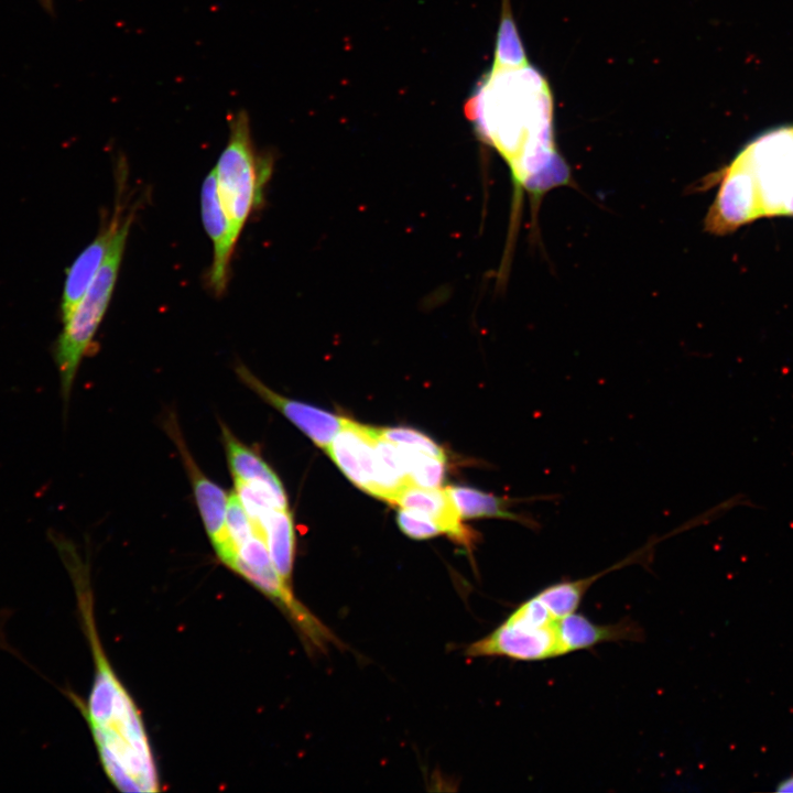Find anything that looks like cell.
<instances>
[{
	"label": "cell",
	"mask_w": 793,
	"mask_h": 793,
	"mask_svg": "<svg viewBox=\"0 0 793 793\" xmlns=\"http://www.w3.org/2000/svg\"><path fill=\"white\" fill-rule=\"evenodd\" d=\"M170 433L191 479L194 497L210 542L222 564L231 569L236 561V550L227 528L228 495L199 469L174 424Z\"/></svg>",
	"instance_id": "cell-7"
},
{
	"label": "cell",
	"mask_w": 793,
	"mask_h": 793,
	"mask_svg": "<svg viewBox=\"0 0 793 793\" xmlns=\"http://www.w3.org/2000/svg\"><path fill=\"white\" fill-rule=\"evenodd\" d=\"M528 65V58L515 22L510 9L504 4L497 33L492 67L521 68Z\"/></svg>",
	"instance_id": "cell-17"
},
{
	"label": "cell",
	"mask_w": 793,
	"mask_h": 793,
	"mask_svg": "<svg viewBox=\"0 0 793 793\" xmlns=\"http://www.w3.org/2000/svg\"><path fill=\"white\" fill-rule=\"evenodd\" d=\"M776 792H793V774L781 780L776 786Z\"/></svg>",
	"instance_id": "cell-22"
},
{
	"label": "cell",
	"mask_w": 793,
	"mask_h": 793,
	"mask_svg": "<svg viewBox=\"0 0 793 793\" xmlns=\"http://www.w3.org/2000/svg\"><path fill=\"white\" fill-rule=\"evenodd\" d=\"M734 162L750 176L759 217L793 215V127L760 135Z\"/></svg>",
	"instance_id": "cell-5"
},
{
	"label": "cell",
	"mask_w": 793,
	"mask_h": 793,
	"mask_svg": "<svg viewBox=\"0 0 793 793\" xmlns=\"http://www.w3.org/2000/svg\"><path fill=\"white\" fill-rule=\"evenodd\" d=\"M558 629L563 655L606 642L641 641L643 637L642 629L632 621L600 624L576 611L562 618Z\"/></svg>",
	"instance_id": "cell-11"
},
{
	"label": "cell",
	"mask_w": 793,
	"mask_h": 793,
	"mask_svg": "<svg viewBox=\"0 0 793 793\" xmlns=\"http://www.w3.org/2000/svg\"><path fill=\"white\" fill-rule=\"evenodd\" d=\"M124 167V165L120 166L121 173L118 175L117 198L111 219L105 224L97 237L79 253L67 271L61 302L63 323L73 313L108 256L128 214L123 213L124 199L121 200L127 185Z\"/></svg>",
	"instance_id": "cell-6"
},
{
	"label": "cell",
	"mask_w": 793,
	"mask_h": 793,
	"mask_svg": "<svg viewBox=\"0 0 793 793\" xmlns=\"http://www.w3.org/2000/svg\"><path fill=\"white\" fill-rule=\"evenodd\" d=\"M446 490L461 519L500 518L536 526L532 520L509 511L510 500L470 487L448 486Z\"/></svg>",
	"instance_id": "cell-16"
},
{
	"label": "cell",
	"mask_w": 793,
	"mask_h": 793,
	"mask_svg": "<svg viewBox=\"0 0 793 793\" xmlns=\"http://www.w3.org/2000/svg\"><path fill=\"white\" fill-rule=\"evenodd\" d=\"M404 509L421 511L430 515L446 533L459 544L469 546L475 535L466 529L446 488H421L409 486L394 502Z\"/></svg>",
	"instance_id": "cell-12"
},
{
	"label": "cell",
	"mask_w": 793,
	"mask_h": 793,
	"mask_svg": "<svg viewBox=\"0 0 793 793\" xmlns=\"http://www.w3.org/2000/svg\"><path fill=\"white\" fill-rule=\"evenodd\" d=\"M202 218L206 232L213 241L214 257L209 272V285L220 296L227 287L229 267L237 240L220 204L215 170L205 177L200 194Z\"/></svg>",
	"instance_id": "cell-10"
},
{
	"label": "cell",
	"mask_w": 793,
	"mask_h": 793,
	"mask_svg": "<svg viewBox=\"0 0 793 793\" xmlns=\"http://www.w3.org/2000/svg\"><path fill=\"white\" fill-rule=\"evenodd\" d=\"M39 2L41 3V6L43 7V9H44L47 13H50V14H53V13H54V1H53V0H39Z\"/></svg>",
	"instance_id": "cell-23"
},
{
	"label": "cell",
	"mask_w": 793,
	"mask_h": 793,
	"mask_svg": "<svg viewBox=\"0 0 793 793\" xmlns=\"http://www.w3.org/2000/svg\"><path fill=\"white\" fill-rule=\"evenodd\" d=\"M217 192L233 238L239 236L253 209L263 202L272 171V157L258 155L245 109L229 119V138L215 166Z\"/></svg>",
	"instance_id": "cell-3"
},
{
	"label": "cell",
	"mask_w": 793,
	"mask_h": 793,
	"mask_svg": "<svg viewBox=\"0 0 793 793\" xmlns=\"http://www.w3.org/2000/svg\"><path fill=\"white\" fill-rule=\"evenodd\" d=\"M96 672L86 718L106 774L122 792H156L159 780L140 711L100 647L90 600L80 605Z\"/></svg>",
	"instance_id": "cell-2"
},
{
	"label": "cell",
	"mask_w": 793,
	"mask_h": 793,
	"mask_svg": "<svg viewBox=\"0 0 793 793\" xmlns=\"http://www.w3.org/2000/svg\"><path fill=\"white\" fill-rule=\"evenodd\" d=\"M378 435L394 444L405 445L445 460L443 448L425 434L408 427L376 428Z\"/></svg>",
	"instance_id": "cell-19"
},
{
	"label": "cell",
	"mask_w": 793,
	"mask_h": 793,
	"mask_svg": "<svg viewBox=\"0 0 793 793\" xmlns=\"http://www.w3.org/2000/svg\"><path fill=\"white\" fill-rule=\"evenodd\" d=\"M397 522L404 534L415 540H425L442 533L438 524L430 515L417 510L401 508Z\"/></svg>",
	"instance_id": "cell-21"
},
{
	"label": "cell",
	"mask_w": 793,
	"mask_h": 793,
	"mask_svg": "<svg viewBox=\"0 0 793 793\" xmlns=\"http://www.w3.org/2000/svg\"><path fill=\"white\" fill-rule=\"evenodd\" d=\"M465 113L508 164L519 199L526 192L537 207L545 193L572 183L555 143L552 95L535 68L491 67L467 100Z\"/></svg>",
	"instance_id": "cell-1"
},
{
	"label": "cell",
	"mask_w": 793,
	"mask_h": 793,
	"mask_svg": "<svg viewBox=\"0 0 793 793\" xmlns=\"http://www.w3.org/2000/svg\"><path fill=\"white\" fill-rule=\"evenodd\" d=\"M651 551V545H647L637 553L628 556L623 561L612 565L604 572L594 574L586 578L574 580H563L552 584L534 595L537 601L545 608L547 615L552 619L564 618L577 611L586 591L607 572L619 569L628 564L640 562Z\"/></svg>",
	"instance_id": "cell-13"
},
{
	"label": "cell",
	"mask_w": 793,
	"mask_h": 793,
	"mask_svg": "<svg viewBox=\"0 0 793 793\" xmlns=\"http://www.w3.org/2000/svg\"><path fill=\"white\" fill-rule=\"evenodd\" d=\"M253 525L258 533L263 536L276 572L285 583L290 584L294 561L295 535L289 509L270 510Z\"/></svg>",
	"instance_id": "cell-14"
},
{
	"label": "cell",
	"mask_w": 793,
	"mask_h": 793,
	"mask_svg": "<svg viewBox=\"0 0 793 793\" xmlns=\"http://www.w3.org/2000/svg\"><path fill=\"white\" fill-rule=\"evenodd\" d=\"M227 528L236 550L254 534H259L236 492L228 496ZM262 536V535H261Z\"/></svg>",
	"instance_id": "cell-20"
},
{
	"label": "cell",
	"mask_w": 793,
	"mask_h": 793,
	"mask_svg": "<svg viewBox=\"0 0 793 793\" xmlns=\"http://www.w3.org/2000/svg\"><path fill=\"white\" fill-rule=\"evenodd\" d=\"M221 431L229 468L235 480L262 482L280 493H285L276 474L256 450L238 441L225 425H221Z\"/></svg>",
	"instance_id": "cell-15"
},
{
	"label": "cell",
	"mask_w": 793,
	"mask_h": 793,
	"mask_svg": "<svg viewBox=\"0 0 793 793\" xmlns=\"http://www.w3.org/2000/svg\"><path fill=\"white\" fill-rule=\"evenodd\" d=\"M134 213V209L128 211L108 256L73 313L63 323L54 356L65 400L68 399L80 361L109 306Z\"/></svg>",
	"instance_id": "cell-4"
},
{
	"label": "cell",
	"mask_w": 793,
	"mask_h": 793,
	"mask_svg": "<svg viewBox=\"0 0 793 793\" xmlns=\"http://www.w3.org/2000/svg\"><path fill=\"white\" fill-rule=\"evenodd\" d=\"M409 480L421 488H439L445 474V460L422 450L401 445Z\"/></svg>",
	"instance_id": "cell-18"
},
{
	"label": "cell",
	"mask_w": 793,
	"mask_h": 793,
	"mask_svg": "<svg viewBox=\"0 0 793 793\" xmlns=\"http://www.w3.org/2000/svg\"><path fill=\"white\" fill-rule=\"evenodd\" d=\"M240 379L267 403L280 411L317 446L325 449L341 428L345 417L313 405L287 399L263 384L245 366L237 367Z\"/></svg>",
	"instance_id": "cell-9"
},
{
	"label": "cell",
	"mask_w": 793,
	"mask_h": 793,
	"mask_svg": "<svg viewBox=\"0 0 793 793\" xmlns=\"http://www.w3.org/2000/svg\"><path fill=\"white\" fill-rule=\"evenodd\" d=\"M326 452L351 482L373 493L376 450L372 427L345 417Z\"/></svg>",
	"instance_id": "cell-8"
}]
</instances>
